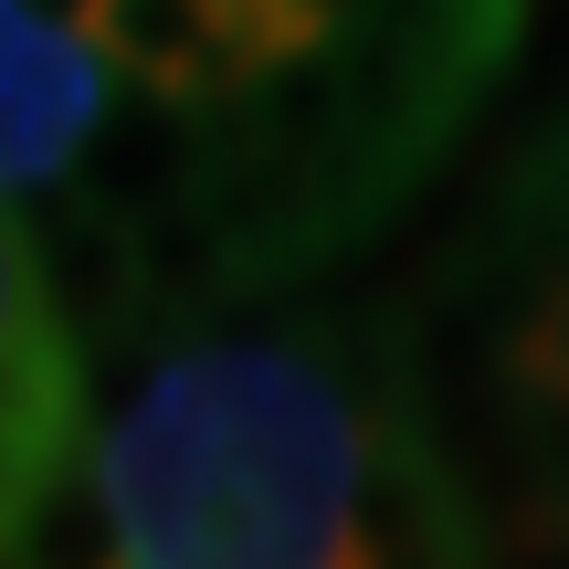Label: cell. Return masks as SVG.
Listing matches in <instances>:
<instances>
[{
  "mask_svg": "<svg viewBox=\"0 0 569 569\" xmlns=\"http://www.w3.org/2000/svg\"><path fill=\"white\" fill-rule=\"evenodd\" d=\"M96 496L127 569H390L369 486L390 411L317 338H180L96 432Z\"/></svg>",
  "mask_w": 569,
  "mask_h": 569,
  "instance_id": "1",
  "label": "cell"
},
{
  "mask_svg": "<svg viewBox=\"0 0 569 569\" xmlns=\"http://www.w3.org/2000/svg\"><path fill=\"white\" fill-rule=\"evenodd\" d=\"M63 21L127 96L190 106V117H232L264 84L338 53L327 0H63Z\"/></svg>",
  "mask_w": 569,
  "mask_h": 569,
  "instance_id": "2",
  "label": "cell"
},
{
  "mask_svg": "<svg viewBox=\"0 0 569 569\" xmlns=\"http://www.w3.org/2000/svg\"><path fill=\"white\" fill-rule=\"evenodd\" d=\"M432 296H465V338L569 380V127L538 138V159L507 180V201L443 264Z\"/></svg>",
  "mask_w": 569,
  "mask_h": 569,
  "instance_id": "3",
  "label": "cell"
},
{
  "mask_svg": "<svg viewBox=\"0 0 569 569\" xmlns=\"http://www.w3.org/2000/svg\"><path fill=\"white\" fill-rule=\"evenodd\" d=\"M106 106V63L74 42V21L0 0V201H63Z\"/></svg>",
  "mask_w": 569,
  "mask_h": 569,
  "instance_id": "4",
  "label": "cell"
}]
</instances>
